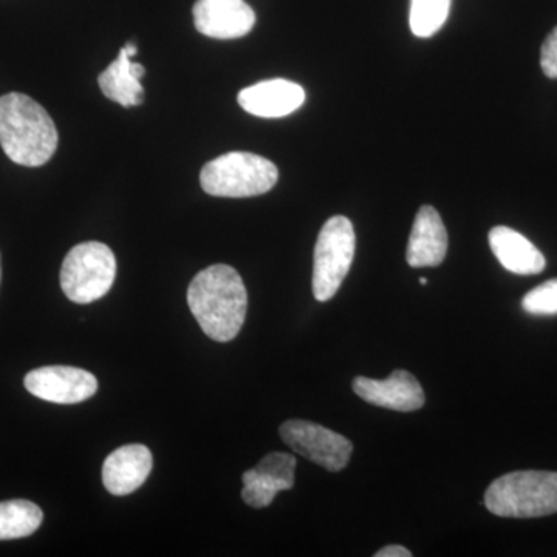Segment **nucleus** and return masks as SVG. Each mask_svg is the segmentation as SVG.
Wrapping results in <instances>:
<instances>
[{
    "label": "nucleus",
    "mask_w": 557,
    "mask_h": 557,
    "mask_svg": "<svg viewBox=\"0 0 557 557\" xmlns=\"http://www.w3.org/2000/svg\"><path fill=\"white\" fill-rule=\"evenodd\" d=\"M188 306L209 338L228 343L239 335L248 310V293L233 267H208L193 278Z\"/></svg>",
    "instance_id": "nucleus-1"
},
{
    "label": "nucleus",
    "mask_w": 557,
    "mask_h": 557,
    "mask_svg": "<svg viewBox=\"0 0 557 557\" xmlns=\"http://www.w3.org/2000/svg\"><path fill=\"white\" fill-rule=\"evenodd\" d=\"M57 126L47 110L24 94L0 97V146L21 166L39 168L58 149Z\"/></svg>",
    "instance_id": "nucleus-2"
},
{
    "label": "nucleus",
    "mask_w": 557,
    "mask_h": 557,
    "mask_svg": "<svg viewBox=\"0 0 557 557\" xmlns=\"http://www.w3.org/2000/svg\"><path fill=\"white\" fill-rule=\"evenodd\" d=\"M485 505L498 518L531 519L557 512V472L518 471L491 483Z\"/></svg>",
    "instance_id": "nucleus-3"
},
{
    "label": "nucleus",
    "mask_w": 557,
    "mask_h": 557,
    "mask_svg": "<svg viewBox=\"0 0 557 557\" xmlns=\"http://www.w3.org/2000/svg\"><path fill=\"white\" fill-rule=\"evenodd\" d=\"M278 171L273 161L251 152H228L205 164L201 189L209 196L244 199L262 196L276 186Z\"/></svg>",
    "instance_id": "nucleus-4"
},
{
    "label": "nucleus",
    "mask_w": 557,
    "mask_h": 557,
    "mask_svg": "<svg viewBox=\"0 0 557 557\" xmlns=\"http://www.w3.org/2000/svg\"><path fill=\"white\" fill-rule=\"evenodd\" d=\"M116 276V259L101 242H84L70 249L61 269V288L75 304H90L108 295Z\"/></svg>",
    "instance_id": "nucleus-5"
},
{
    "label": "nucleus",
    "mask_w": 557,
    "mask_h": 557,
    "mask_svg": "<svg viewBox=\"0 0 557 557\" xmlns=\"http://www.w3.org/2000/svg\"><path fill=\"white\" fill-rule=\"evenodd\" d=\"M357 248L354 225L344 215L329 219L319 233L313 259V295L327 302L350 271Z\"/></svg>",
    "instance_id": "nucleus-6"
},
{
    "label": "nucleus",
    "mask_w": 557,
    "mask_h": 557,
    "mask_svg": "<svg viewBox=\"0 0 557 557\" xmlns=\"http://www.w3.org/2000/svg\"><path fill=\"white\" fill-rule=\"evenodd\" d=\"M278 432L288 448L330 472L341 471L350 461L354 450L350 440L321 424L289 420L282 424Z\"/></svg>",
    "instance_id": "nucleus-7"
},
{
    "label": "nucleus",
    "mask_w": 557,
    "mask_h": 557,
    "mask_svg": "<svg viewBox=\"0 0 557 557\" xmlns=\"http://www.w3.org/2000/svg\"><path fill=\"white\" fill-rule=\"evenodd\" d=\"M24 384L36 398L54 405H78L94 397L98 391V380L94 373L69 366L32 370L25 376Z\"/></svg>",
    "instance_id": "nucleus-8"
},
{
    "label": "nucleus",
    "mask_w": 557,
    "mask_h": 557,
    "mask_svg": "<svg viewBox=\"0 0 557 557\" xmlns=\"http://www.w3.org/2000/svg\"><path fill=\"white\" fill-rule=\"evenodd\" d=\"M296 458L287 453H271L245 472L242 498L248 507H270L281 491L295 486Z\"/></svg>",
    "instance_id": "nucleus-9"
},
{
    "label": "nucleus",
    "mask_w": 557,
    "mask_h": 557,
    "mask_svg": "<svg viewBox=\"0 0 557 557\" xmlns=\"http://www.w3.org/2000/svg\"><path fill=\"white\" fill-rule=\"evenodd\" d=\"M194 24L208 38L239 39L255 27L256 13L245 0H197Z\"/></svg>",
    "instance_id": "nucleus-10"
},
{
    "label": "nucleus",
    "mask_w": 557,
    "mask_h": 557,
    "mask_svg": "<svg viewBox=\"0 0 557 557\" xmlns=\"http://www.w3.org/2000/svg\"><path fill=\"white\" fill-rule=\"evenodd\" d=\"M354 391L370 405L398 412H413L424 406L423 387L408 370H395L386 380L357 376Z\"/></svg>",
    "instance_id": "nucleus-11"
},
{
    "label": "nucleus",
    "mask_w": 557,
    "mask_h": 557,
    "mask_svg": "<svg viewBox=\"0 0 557 557\" xmlns=\"http://www.w3.org/2000/svg\"><path fill=\"white\" fill-rule=\"evenodd\" d=\"M240 108L260 119H282L302 108L306 91L287 79H270L255 84L237 97Z\"/></svg>",
    "instance_id": "nucleus-12"
},
{
    "label": "nucleus",
    "mask_w": 557,
    "mask_h": 557,
    "mask_svg": "<svg viewBox=\"0 0 557 557\" xmlns=\"http://www.w3.org/2000/svg\"><path fill=\"white\" fill-rule=\"evenodd\" d=\"M153 458L145 445H126L113 450L102 465V483L113 496H127L148 480Z\"/></svg>",
    "instance_id": "nucleus-13"
},
{
    "label": "nucleus",
    "mask_w": 557,
    "mask_h": 557,
    "mask_svg": "<svg viewBox=\"0 0 557 557\" xmlns=\"http://www.w3.org/2000/svg\"><path fill=\"white\" fill-rule=\"evenodd\" d=\"M448 252V231L432 207H421L410 233L406 260L412 269L438 267Z\"/></svg>",
    "instance_id": "nucleus-14"
},
{
    "label": "nucleus",
    "mask_w": 557,
    "mask_h": 557,
    "mask_svg": "<svg viewBox=\"0 0 557 557\" xmlns=\"http://www.w3.org/2000/svg\"><path fill=\"white\" fill-rule=\"evenodd\" d=\"M490 245L505 270L520 276H533L547 265L544 255L525 236L508 226L491 230Z\"/></svg>",
    "instance_id": "nucleus-15"
},
{
    "label": "nucleus",
    "mask_w": 557,
    "mask_h": 557,
    "mask_svg": "<svg viewBox=\"0 0 557 557\" xmlns=\"http://www.w3.org/2000/svg\"><path fill=\"white\" fill-rule=\"evenodd\" d=\"M131 58L126 50H120L119 60L113 61L104 72L98 76L102 94L109 100L119 102L123 108H135L143 102L145 89L138 78L131 72Z\"/></svg>",
    "instance_id": "nucleus-16"
},
{
    "label": "nucleus",
    "mask_w": 557,
    "mask_h": 557,
    "mask_svg": "<svg viewBox=\"0 0 557 557\" xmlns=\"http://www.w3.org/2000/svg\"><path fill=\"white\" fill-rule=\"evenodd\" d=\"M42 520V509L30 500L0 502V541L32 536Z\"/></svg>",
    "instance_id": "nucleus-17"
},
{
    "label": "nucleus",
    "mask_w": 557,
    "mask_h": 557,
    "mask_svg": "<svg viewBox=\"0 0 557 557\" xmlns=\"http://www.w3.org/2000/svg\"><path fill=\"white\" fill-rule=\"evenodd\" d=\"M450 0H410L409 25L417 38H431L448 21Z\"/></svg>",
    "instance_id": "nucleus-18"
},
{
    "label": "nucleus",
    "mask_w": 557,
    "mask_h": 557,
    "mask_svg": "<svg viewBox=\"0 0 557 557\" xmlns=\"http://www.w3.org/2000/svg\"><path fill=\"white\" fill-rule=\"evenodd\" d=\"M522 309L536 317L557 314V278H552L527 293L522 299Z\"/></svg>",
    "instance_id": "nucleus-19"
},
{
    "label": "nucleus",
    "mask_w": 557,
    "mask_h": 557,
    "mask_svg": "<svg viewBox=\"0 0 557 557\" xmlns=\"http://www.w3.org/2000/svg\"><path fill=\"white\" fill-rule=\"evenodd\" d=\"M541 65L548 78L557 79V27L542 46Z\"/></svg>",
    "instance_id": "nucleus-20"
},
{
    "label": "nucleus",
    "mask_w": 557,
    "mask_h": 557,
    "mask_svg": "<svg viewBox=\"0 0 557 557\" xmlns=\"http://www.w3.org/2000/svg\"><path fill=\"white\" fill-rule=\"evenodd\" d=\"M375 557H412V553L408 548L401 547V545H387V547L375 553Z\"/></svg>",
    "instance_id": "nucleus-21"
},
{
    "label": "nucleus",
    "mask_w": 557,
    "mask_h": 557,
    "mask_svg": "<svg viewBox=\"0 0 557 557\" xmlns=\"http://www.w3.org/2000/svg\"><path fill=\"white\" fill-rule=\"evenodd\" d=\"M131 72L132 75L135 76V78L141 79L143 76H145L146 70L145 67H143L141 64H138V62H132Z\"/></svg>",
    "instance_id": "nucleus-22"
},
{
    "label": "nucleus",
    "mask_w": 557,
    "mask_h": 557,
    "mask_svg": "<svg viewBox=\"0 0 557 557\" xmlns=\"http://www.w3.org/2000/svg\"><path fill=\"white\" fill-rule=\"evenodd\" d=\"M124 50H126V53L129 54V58L135 57L137 54V47L134 46V44H127L126 47H124Z\"/></svg>",
    "instance_id": "nucleus-23"
},
{
    "label": "nucleus",
    "mask_w": 557,
    "mask_h": 557,
    "mask_svg": "<svg viewBox=\"0 0 557 557\" xmlns=\"http://www.w3.org/2000/svg\"><path fill=\"white\" fill-rule=\"evenodd\" d=\"M420 284L421 285H428V278L421 277L420 278Z\"/></svg>",
    "instance_id": "nucleus-24"
},
{
    "label": "nucleus",
    "mask_w": 557,
    "mask_h": 557,
    "mask_svg": "<svg viewBox=\"0 0 557 557\" xmlns=\"http://www.w3.org/2000/svg\"><path fill=\"white\" fill-rule=\"evenodd\" d=\"M0 274H2V270H0Z\"/></svg>",
    "instance_id": "nucleus-25"
}]
</instances>
